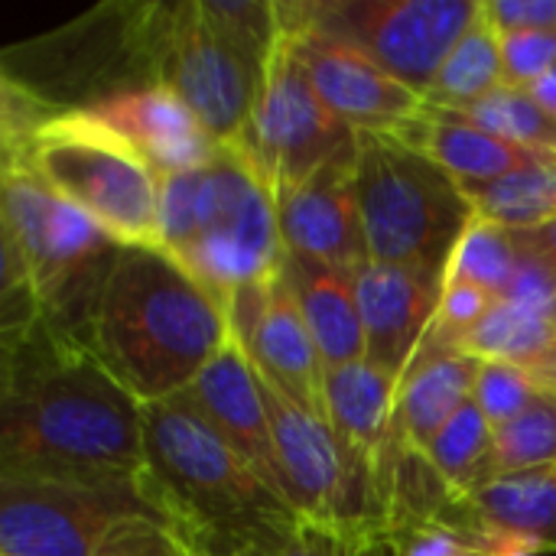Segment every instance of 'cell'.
Masks as SVG:
<instances>
[{"mask_svg": "<svg viewBox=\"0 0 556 556\" xmlns=\"http://www.w3.org/2000/svg\"><path fill=\"white\" fill-rule=\"evenodd\" d=\"M143 404L33 296H3L0 476L140 479Z\"/></svg>", "mask_w": 556, "mask_h": 556, "instance_id": "1", "label": "cell"}, {"mask_svg": "<svg viewBox=\"0 0 556 556\" xmlns=\"http://www.w3.org/2000/svg\"><path fill=\"white\" fill-rule=\"evenodd\" d=\"M72 336L143 407L179 397L235 339L222 300L163 248H121Z\"/></svg>", "mask_w": 556, "mask_h": 556, "instance_id": "2", "label": "cell"}, {"mask_svg": "<svg viewBox=\"0 0 556 556\" xmlns=\"http://www.w3.org/2000/svg\"><path fill=\"white\" fill-rule=\"evenodd\" d=\"M147 485L189 556H241L303 525L182 397L143 407Z\"/></svg>", "mask_w": 556, "mask_h": 556, "instance_id": "3", "label": "cell"}, {"mask_svg": "<svg viewBox=\"0 0 556 556\" xmlns=\"http://www.w3.org/2000/svg\"><path fill=\"white\" fill-rule=\"evenodd\" d=\"M228 309L283 264L277 199L254 163L222 143L202 166L163 176L160 244Z\"/></svg>", "mask_w": 556, "mask_h": 556, "instance_id": "4", "label": "cell"}, {"mask_svg": "<svg viewBox=\"0 0 556 556\" xmlns=\"http://www.w3.org/2000/svg\"><path fill=\"white\" fill-rule=\"evenodd\" d=\"M0 231L3 296H33L72 332L121 244L23 163L0 169Z\"/></svg>", "mask_w": 556, "mask_h": 556, "instance_id": "5", "label": "cell"}, {"mask_svg": "<svg viewBox=\"0 0 556 556\" xmlns=\"http://www.w3.org/2000/svg\"><path fill=\"white\" fill-rule=\"evenodd\" d=\"M355 192L371 264L446 280L476 208L446 169L391 134H355Z\"/></svg>", "mask_w": 556, "mask_h": 556, "instance_id": "6", "label": "cell"}, {"mask_svg": "<svg viewBox=\"0 0 556 556\" xmlns=\"http://www.w3.org/2000/svg\"><path fill=\"white\" fill-rule=\"evenodd\" d=\"M3 163L29 166L121 248L160 244L163 176L81 108L49 114Z\"/></svg>", "mask_w": 556, "mask_h": 556, "instance_id": "7", "label": "cell"}, {"mask_svg": "<svg viewBox=\"0 0 556 556\" xmlns=\"http://www.w3.org/2000/svg\"><path fill=\"white\" fill-rule=\"evenodd\" d=\"M134 49L150 68V81L166 85L215 143L241 140L270 59L231 36L208 13L205 0L140 7Z\"/></svg>", "mask_w": 556, "mask_h": 556, "instance_id": "8", "label": "cell"}, {"mask_svg": "<svg viewBox=\"0 0 556 556\" xmlns=\"http://www.w3.org/2000/svg\"><path fill=\"white\" fill-rule=\"evenodd\" d=\"M137 518L169 525L147 472L101 482L0 476V556H101L111 534Z\"/></svg>", "mask_w": 556, "mask_h": 556, "instance_id": "9", "label": "cell"}, {"mask_svg": "<svg viewBox=\"0 0 556 556\" xmlns=\"http://www.w3.org/2000/svg\"><path fill=\"white\" fill-rule=\"evenodd\" d=\"M300 7L313 26L362 49L420 94H430L446 55L482 13V0H339Z\"/></svg>", "mask_w": 556, "mask_h": 556, "instance_id": "10", "label": "cell"}, {"mask_svg": "<svg viewBox=\"0 0 556 556\" xmlns=\"http://www.w3.org/2000/svg\"><path fill=\"white\" fill-rule=\"evenodd\" d=\"M352 137L355 130L332 117L319 101L300 59L280 33L264 68L254 114L235 147L254 163L270 192L280 195L319 169Z\"/></svg>", "mask_w": 556, "mask_h": 556, "instance_id": "11", "label": "cell"}, {"mask_svg": "<svg viewBox=\"0 0 556 556\" xmlns=\"http://www.w3.org/2000/svg\"><path fill=\"white\" fill-rule=\"evenodd\" d=\"M280 33L287 36L293 55L300 59L313 91L345 127L394 134L401 124L417 117L427 94L414 91L362 49L329 36L303 16L300 3H277Z\"/></svg>", "mask_w": 556, "mask_h": 556, "instance_id": "12", "label": "cell"}, {"mask_svg": "<svg viewBox=\"0 0 556 556\" xmlns=\"http://www.w3.org/2000/svg\"><path fill=\"white\" fill-rule=\"evenodd\" d=\"M231 332L257 378L313 417H326V365L300 313L287 267L264 287L241 293L231 306Z\"/></svg>", "mask_w": 556, "mask_h": 556, "instance_id": "13", "label": "cell"}, {"mask_svg": "<svg viewBox=\"0 0 556 556\" xmlns=\"http://www.w3.org/2000/svg\"><path fill=\"white\" fill-rule=\"evenodd\" d=\"M287 257L362 270L368 244L355 192V137L293 189L274 195Z\"/></svg>", "mask_w": 556, "mask_h": 556, "instance_id": "14", "label": "cell"}, {"mask_svg": "<svg viewBox=\"0 0 556 556\" xmlns=\"http://www.w3.org/2000/svg\"><path fill=\"white\" fill-rule=\"evenodd\" d=\"M355 293L365 323V358L401 381L427 345L443 280L368 261L355 270Z\"/></svg>", "mask_w": 556, "mask_h": 556, "instance_id": "15", "label": "cell"}, {"mask_svg": "<svg viewBox=\"0 0 556 556\" xmlns=\"http://www.w3.org/2000/svg\"><path fill=\"white\" fill-rule=\"evenodd\" d=\"M78 108L127 140L160 176L202 166L222 147L199 124V117L166 85L156 81L121 88Z\"/></svg>", "mask_w": 556, "mask_h": 556, "instance_id": "16", "label": "cell"}, {"mask_svg": "<svg viewBox=\"0 0 556 556\" xmlns=\"http://www.w3.org/2000/svg\"><path fill=\"white\" fill-rule=\"evenodd\" d=\"M179 397L192 404L202 414V420L238 456H244L257 476H264L280 492V472H277L264 388L238 339H231Z\"/></svg>", "mask_w": 556, "mask_h": 556, "instance_id": "17", "label": "cell"}, {"mask_svg": "<svg viewBox=\"0 0 556 556\" xmlns=\"http://www.w3.org/2000/svg\"><path fill=\"white\" fill-rule=\"evenodd\" d=\"M476 541H518L541 554L556 551V466L498 476L450 505L440 518Z\"/></svg>", "mask_w": 556, "mask_h": 556, "instance_id": "18", "label": "cell"}, {"mask_svg": "<svg viewBox=\"0 0 556 556\" xmlns=\"http://www.w3.org/2000/svg\"><path fill=\"white\" fill-rule=\"evenodd\" d=\"M391 137H397L410 150L433 160L440 169H446L463 186H482V182L502 179L511 169H518L538 156L534 150L515 147V143L502 140L498 134L479 127L476 121L463 117L459 111L440 108L430 101L424 104V111L417 117L401 124Z\"/></svg>", "mask_w": 556, "mask_h": 556, "instance_id": "19", "label": "cell"}, {"mask_svg": "<svg viewBox=\"0 0 556 556\" xmlns=\"http://www.w3.org/2000/svg\"><path fill=\"white\" fill-rule=\"evenodd\" d=\"M482 358L463 349H424L397 391V433L414 453H424L433 437L472 401Z\"/></svg>", "mask_w": 556, "mask_h": 556, "instance_id": "20", "label": "cell"}, {"mask_svg": "<svg viewBox=\"0 0 556 556\" xmlns=\"http://www.w3.org/2000/svg\"><path fill=\"white\" fill-rule=\"evenodd\" d=\"M287 277L300 313L323 355L326 368H342L365 358V323L355 293V274L326 264L287 257Z\"/></svg>", "mask_w": 556, "mask_h": 556, "instance_id": "21", "label": "cell"}, {"mask_svg": "<svg viewBox=\"0 0 556 556\" xmlns=\"http://www.w3.org/2000/svg\"><path fill=\"white\" fill-rule=\"evenodd\" d=\"M476 218L511 231H534L556 222V153H538L531 163L482 186H463Z\"/></svg>", "mask_w": 556, "mask_h": 556, "instance_id": "22", "label": "cell"}, {"mask_svg": "<svg viewBox=\"0 0 556 556\" xmlns=\"http://www.w3.org/2000/svg\"><path fill=\"white\" fill-rule=\"evenodd\" d=\"M505 85V62H502V36L489 23L485 13L459 36L453 52L446 55L427 101L440 108H466L495 88Z\"/></svg>", "mask_w": 556, "mask_h": 556, "instance_id": "23", "label": "cell"}, {"mask_svg": "<svg viewBox=\"0 0 556 556\" xmlns=\"http://www.w3.org/2000/svg\"><path fill=\"white\" fill-rule=\"evenodd\" d=\"M492 450L495 427L482 417V410L469 401L424 450V459L446 485L453 498L472 495L479 485L492 479Z\"/></svg>", "mask_w": 556, "mask_h": 556, "instance_id": "24", "label": "cell"}, {"mask_svg": "<svg viewBox=\"0 0 556 556\" xmlns=\"http://www.w3.org/2000/svg\"><path fill=\"white\" fill-rule=\"evenodd\" d=\"M463 117L476 121L479 127L498 134L502 140L534 150V153H556V117L538 104V98L528 88H511L502 85L492 94L466 104V108H453Z\"/></svg>", "mask_w": 556, "mask_h": 556, "instance_id": "25", "label": "cell"}, {"mask_svg": "<svg viewBox=\"0 0 556 556\" xmlns=\"http://www.w3.org/2000/svg\"><path fill=\"white\" fill-rule=\"evenodd\" d=\"M518 257H521L518 231L502 228V225L485 222V218H476L450 257L446 280L472 283V287H479L498 300L505 293L515 267H518Z\"/></svg>", "mask_w": 556, "mask_h": 556, "instance_id": "26", "label": "cell"}, {"mask_svg": "<svg viewBox=\"0 0 556 556\" xmlns=\"http://www.w3.org/2000/svg\"><path fill=\"white\" fill-rule=\"evenodd\" d=\"M556 466V391H541L538 401L511 424L495 430L492 479L554 469Z\"/></svg>", "mask_w": 556, "mask_h": 556, "instance_id": "27", "label": "cell"}, {"mask_svg": "<svg viewBox=\"0 0 556 556\" xmlns=\"http://www.w3.org/2000/svg\"><path fill=\"white\" fill-rule=\"evenodd\" d=\"M541 388L538 381L515 362H482L479 365V378H476V391H472V404L482 410V417L498 430L511 420H518L534 401H538Z\"/></svg>", "mask_w": 556, "mask_h": 556, "instance_id": "28", "label": "cell"}, {"mask_svg": "<svg viewBox=\"0 0 556 556\" xmlns=\"http://www.w3.org/2000/svg\"><path fill=\"white\" fill-rule=\"evenodd\" d=\"M492 306H495L492 293H485L472 283L446 280L443 296H440V309H437V319L430 326L424 349H459L463 339L489 316Z\"/></svg>", "mask_w": 556, "mask_h": 556, "instance_id": "29", "label": "cell"}, {"mask_svg": "<svg viewBox=\"0 0 556 556\" xmlns=\"http://www.w3.org/2000/svg\"><path fill=\"white\" fill-rule=\"evenodd\" d=\"M505 85L531 88L556 68V29H525L502 36Z\"/></svg>", "mask_w": 556, "mask_h": 556, "instance_id": "30", "label": "cell"}, {"mask_svg": "<svg viewBox=\"0 0 556 556\" xmlns=\"http://www.w3.org/2000/svg\"><path fill=\"white\" fill-rule=\"evenodd\" d=\"M521 257H518V267L505 287V293L498 300L505 303H525V306H554L556 303V261L534 248L521 231Z\"/></svg>", "mask_w": 556, "mask_h": 556, "instance_id": "31", "label": "cell"}, {"mask_svg": "<svg viewBox=\"0 0 556 556\" xmlns=\"http://www.w3.org/2000/svg\"><path fill=\"white\" fill-rule=\"evenodd\" d=\"M391 534L401 544V556H489L482 541L440 521H414Z\"/></svg>", "mask_w": 556, "mask_h": 556, "instance_id": "32", "label": "cell"}, {"mask_svg": "<svg viewBox=\"0 0 556 556\" xmlns=\"http://www.w3.org/2000/svg\"><path fill=\"white\" fill-rule=\"evenodd\" d=\"M482 13L498 29V36L556 29V0H482Z\"/></svg>", "mask_w": 556, "mask_h": 556, "instance_id": "33", "label": "cell"}, {"mask_svg": "<svg viewBox=\"0 0 556 556\" xmlns=\"http://www.w3.org/2000/svg\"><path fill=\"white\" fill-rule=\"evenodd\" d=\"M241 556H345V534H339L332 528H323V525L303 521L287 538L270 541L264 547H254V551Z\"/></svg>", "mask_w": 556, "mask_h": 556, "instance_id": "34", "label": "cell"}, {"mask_svg": "<svg viewBox=\"0 0 556 556\" xmlns=\"http://www.w3.org/2000/svg\"><path fill=\"white\" fill-rule=\"evenodd\" d=\"M345 556H401V544L391 531L345 534Z\"/></svg>", "mask_w": 556, "mask_h": 556, "instance_id": "35", "label": "cell"}, {"mask_svg": "<svg viewBox=\"0 0 556 556\" xmlns=\"http://www.w3.org/2000/svg\"><path fill=\"white\" fill-rule=\"evenodd\" d=\"M528 91L538 98V104H541V108H547V111L556 117V68L554 72H547L541 81H534Z\"/></svg>", "mask_w": 556, "mask_h": 556, "instance_id": "36", "label": "cell"}, {"mask_svg": "<svg viewBox=\"0 0 556 556\" xmlns=\"http://www.w3.org/2000/svg\"><path fill=\"white\" fill-rule=\"evenodd\" d=\"M521 235H525L534 248L547 251V254L556 261V222L544 225V228H534V231H521Z\"/></svg>", "mask_w": 556, "mask_h": 556, "instance_id": "37", "label": "cell"}]
</instances>
